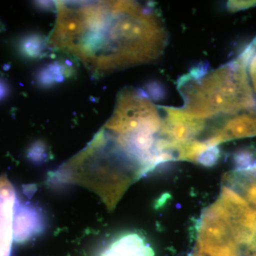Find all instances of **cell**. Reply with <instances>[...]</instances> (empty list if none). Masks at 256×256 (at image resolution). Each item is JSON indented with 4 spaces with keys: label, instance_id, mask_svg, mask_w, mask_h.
Returning a JSON list of instances; mask_svg holds the SVG:
<instances>
[{
    "label": "cell",
    "instance_id": "obj_1",
    "mask_svg": "<svg viewBox=\"0 0 256 256\" xmlns=\"http://www.w3.org/2000/svg\"><path fill=\"white\" fill-rule=\"evenodd\" d=\"M48 37L52 50L100 76L136 65V10L132 1H58Z\"/></svg>",
    "mask_w": 256,
    "mask_h": 256
},
{
    "label": "cell",
    "instance_id": "obj_2",
    "mask_svg": "<svg viewBox=\"0 0 256 256\" xmlns=\"http://www.w3.org/2000/svg\"><path fill=\"white\" fill-rule=\"evenodd\" d=\"M247 65L238 56L200 78L184 75L176 86L184 100L180 108L188 116L203 120L252 110L256 102Z\"/></svg>",
    "mask_w": 256,
    "mask_h": 256
},
{
    "label": "cell",
    "instance_id": "obj_3",
    "mask_svg": "<svg viewBox=\"0 0 256 256\" xmlns=\"http://www.w3.org/2000/svg\"><path fill=\"white\" fill-rule=\"evenodd\" d=\"M202 250L214 256H237L236 242L216 202L204 212L198 228Z\"/></svg>",
    "mask_w": 256,
    "mask_h": 256
},
{
    "label": "cell",
    "instance_id": "obj_4",
    "mask_svg": "<svg viewBox=\"0 0 256 256\" xmlns=\"http://www.w3.org/2000/svg\"><path fill=\"white\" fill-rule=\"evenodd\" d=\"M217 204L237 244H247L256 233V210L240 195L224 186Z\"/></svg>",
    "mask_w": 256,
    "mask_h": 256
},
{
    "label": "cell",
    "instance_id": "obj_5",
    "mask_svg": "<svg viewBox=\"0 0 256 256\" xmlns=\"http://www.w3.org/2000/svg\"><path fill=\"white\" fill-rule=\"evenodd\" d=\"M158 108L164 114V118H162L159 137L169 143L170 149L174 154L178 146L197 140L206 129V120L188 116L180 108Z\"/></svg>",
    "mask_w": 256,
    "mask_h": 256
},
{
    "label": "cell",
    "instance_id": "obj_6",
    "mask_svg": "<svg viewBox=\"0 0 256 256\" xmlns=\"http://www.w3.org/2000/svg\"><path fill=\"white\" fill-rule=\"evenodd\" d=\"M255 136L256 111L248 110L228 116L204 140L210 146H215L228 141Z\"/></svg>",
    "mask_w": 256,
    "mask_h": 256
},
{
    "label": "cell",
    "instance_id": "obj_7",
    "mask_svg": "<svg viewBox=\"0 0 256 256\" xmlns=\"http://www.w3.org/2000/svg\"><path fill=\"white\" fill-rule=\"evenodd\" d=\"M46 220L41 208L18 200L13 217V238L14 242H24L40 235L44 230Z\"/></svg>",
    "mask_w": 256,
    "mask_h": 256
},
{
    "label": "cell",
    "instance_id": "obj_8",
    "mask_svg": "<svg viewBox=\"0 0 256 256\" xmlns=\"http://www.w3.org/2000/svg\"><path fill=\"white\" fill-rule=\"evenodd\" d=\"M14 186L6 176L0 178V256H10L13 238V217L16 200Z\"/></svg>",
    "mask_w": 256,
    "mask_h": 256
},
{
    "label": "cell",
    "instance_id": "obj_9",
    "mask_svg": "<svg viewBox=\"0 0 256 256\" xmlns=\"http://www.w3.org/2000/svg\"><path fill=\"white\" fill-rule=\"evenodd\" d=\"M224 186L237 192L256 210V168L234 170L224 176Z\"/></svg>",
    "mask_w": 256,
    "mask_h": 256
},
{
    "label": "cell",
    "instance_id": "obj_10",
    "mask_svg": "<svg viewBox=\"0 0 256 256\" xmlns=\"http://www.w3.org/2000/svg\"><path fill=\"white\" fill-rule=\"evenodd\" d=\"M108 249L116 256H154V252L149 244L136 233L121 236Z\"/></svg>",
    "mask_w": 256,
    "mask_h": 256
},
{
    "label": "cell",
    "instance_id": "obj_11",
    "mask_svg": "<svg viewBox=\"0 0 256 256\" xmlns=\"http://www.w3.org/2000/svg\"><path fill=\"white\" fill-rule=\"evenodd\" d=\"M74 73V66L68 62L56 60L40 69L37 74V82L42 86L50 87L64 82Z\"/></svg>",
    "mask_w": 256,
    "mask_h": 256
},
{
    "label": "cell",
    "instance_id": "obj_12",
    "mask_svg": "<svg viewBox=\"0 0 256 256\" xmlns=\"http://www.w3.org/2000/svg\"><path fill=\"white\" fill-rule=\"evenodd\" d=\"M50 48L48 38L38 34H32L24 37L18 44L20 53L28 60H37L46 56Z\"/></svg>",
    "mask_w": 256,
    "mask_h": 256
},
{
    "label": "cell",
    "instance_id": "obj_13",
    "mask_svg": "<svg viewBox=\"0 0 256 256\" xmlns=\"http://www.w3.org/2000/svg\"><path fill=\"white\" fill-rule=\"evenodd\" d=\"M234 169L238 171L256 168V152L252 148H242L234 153Z\"/></svg>",
    "mask_w": 256,
    "mask_h": 256
},
{
    "label": "cell",
    "instance_id": "obj_14",
    "mask_svg": "<svg viewBox=\"0 0 256 256\" xmlns=\"http://www.w3.org/2000/svg\"><path fill=\"white\" fill-rule=\"evenodd\" d=\"M220 158V151L218 146H212L203 152V154L198 158L197 163L208 168L216 164Z\"/></svg>",
    "mask_w": 256,
    "mask_h": 256
},
{
    "label": "cell",
    "instance_id": "obj_15",
    "mask_svg": "<svg viewBox=\"0 0 256 256\" xmlns=\"http://www.w3.org/2000/svg\"><path fill=\"white\" fill-rule=\"evenodd\" d=\"M144 92L150 100H162L166 94L164 86L158 82H148L146 86V90Z\"/></svg>",
    "mask_w": 256,
    "mask_h": 256
},
{
    "label": "cell",
    "instance_id": "obj_16",
    "mask_svg": "<svg viewBox=\"0 0 256 256\" xmlns=\"http://www.w3.org/2000/svg\"><path fill=\"white\" fill-rule=\"evenodd\" d=\"M247 73L250 78V86H252V92L255 94L256 96V50L252 53L250 60L248 62Z\"/></svg>",
    "mask_w": 256,
    "mask_h": 256
},
{
    "label": "cell",
    "instance_id": "obj_17",
    "mask_svg": "<svg viewBox=\"0 0 256 256\" xmlns=\"http://www.w3.org/2000/svg\"><path fill=\"white\" fill-rule=\"evenodd\" d=\"M256 5V1H228L226 6L229 11L235 12L240 10L249 9Z\"/></svg>",
    "mask_w": 256,
    "mask_h": 256
},
{
    "label": "cell",
    "instance_id": "obj_18",
    "mask_svg": "<svg viewBox=\"0 0 256 256\" xmlns=\"http://www.w3.org/2000/svg\"><path fill=\"white\" fill-rule=\"evenodd\" d=\"M247 252L250 256H256V233L252 240L246 244Z\"/></svg>",
    "mask_w": 256,
    "mask_h": 256
},
{
    "label": "cell",
    "instance_id": "obj_19",
    "mask_svg": "<svg viewBox=\"0 0 256 256\" xmlns=\"http://www.w3.org/2000/svg\"><path fill=\"white\" fill-rule=\"evenodd\" d=\"M8 90L9 88L6 82L2 79L0 78V100H3L6 97L8 94Z\"/></svg>",
    "mask_w": 256,
    "mask_h": 256
},
{
    "label": "cell",
    "instance_id": "obj_20",
    "mask_svg": "<svg viewBox=\"0 0 256 256\" xmlns=\"http://www.w3.org/2000/svg\"><path fill=\"white\" fill-rule=\"evenodd\" d=\"M100 256H116L114 255V254H112V252H110V250H108V249H106V250H104V252H102V254H101Z\"/></svg>",
    "mask_w": 256,
    "mask_h": 256
},
{
    "label": "cell",
    "instance_id": "obj_21",
    "mask_svg": "<svg viewBox=\"0 0 256 256\" xmlns=\"http://www.w3.org/2000/svg\"><path fill=\"white\" fill-rule=\"evenodd\" d=\"M4 24H3L2 22H0V32L2 31V30H4Z\"/></svg>",
    "mask_w": 256,
    "mask_h": 256
}]
</instances>
